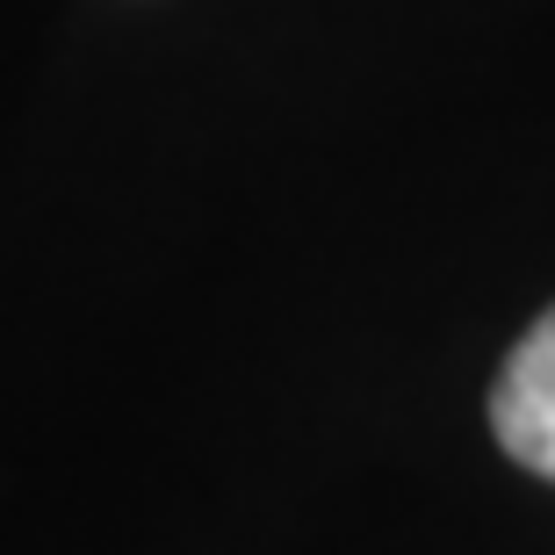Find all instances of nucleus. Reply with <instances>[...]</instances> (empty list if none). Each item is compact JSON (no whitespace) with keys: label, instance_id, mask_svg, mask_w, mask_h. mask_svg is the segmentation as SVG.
I'll list each match as a JSON object with an SVG mask.
<instances>
[{"label":"nucleus","instance_id":"f257e3e1","mask_svg":"<svg viewBox=\"0 0 555 555\" xmlns=\"http://www.w3.org/2000/svg\"><path fill=\"white\" fill-rule=\"evenodd\" d=\"M491 433L519 469L555 483V310H541L527 339L505 353L491 390Z\"/></svg>","mask_w":555,"mask_h":555}]
</instances>
